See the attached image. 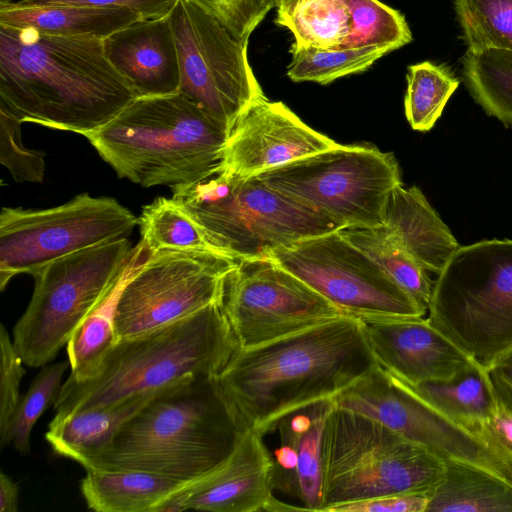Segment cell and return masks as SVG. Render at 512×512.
<instances>
[{
  "label": "cell",
  "mask_w": 512,
  "mask_h": 512,
  "mask_svg": "<svg viewBox=\"0 0 512 512\" xmlns=\"http://www.w3.org/2000/svg\"><path fill=\"white\" fill-rule=\"evenodd\" d=\"M184 483L140 470L88 469L81 493L97 512H155Z\"/></svg>",
  "instance_id": "d4e9b609"
},
{
  "label": "cell",
  "mask_w": 512,
  "mask_h": 512,
  "mask_svg": "<svg viewBox=\"0 0 512 512\" xmlns=\"http://www.w3.org/2000/svg\"><path fill=\"white\" fill-rule=\"evenodd\" d=\"M135 249L118 283L70 337L67 354L71 372L67 379L83 382L94 378L107 355L120 341L115 325L117 303L125 284L147 255L140 244Z\"/></svg>",
  "instance_id": "4316f807"
},
{
  "label": "cell",
  "mask_w": 512,
  "mask_h": 512,
  "mask_svg": "<svg viewBox=\"0 0 512 512\" xmlns=\"http://www.w3.org/2000/svg\"><path fill=\"white\" fill-rule=\"evenodd\" d=\"M138 225L141 235L139 244L147 255L162 250L211 251L225 254L213 244L187 209L174 198L158 197L143 206L138 217Z\"/></svg>",
  "instance_id": "4dcf8cb0"
},
{
  "label": "cell",
  "mask_w": 512,
  "mask_h": 512,
  "mask_svg": "<svg viewBox=\"0 0 512 512\" xmlns=\"http://www.w3.org/2000/svg\"><path fill=\"white\" fill-rule=\"evenodd\" d=\"M467 52H512V0H454Z\"/></svg>",
  "instance_id": "e575fe53"
},
{
  "label": "cell",
  "mask_w": 512,
  "mask_h": 512,
  "mask_svg": "<svg viewBox=\"0 0 512 512\" xmlns=\"http://www.w3.org/2000/svg\"><path fill=\"white\" fill-rule=\"evenodd\" d=\"M177 2L178 0H0V7H124L137 11L143 18H158L169 15Z\"/></svg>",
  "instance_id": "60d3db41"
},
{
  "label": "cell",
  "mask_w": 512,
  "mask_h": 512,
  "mask_svg": "<svg viewBox=\"0 0 512 512\" xmlns=\"http://www.w3.org/2000/svg\"><path fill=\"white\" fill-rule=\"evenodd\" d=\"M473 435L482 445L489 466L512 483V452L506 450L483 433L476 432Z\"/></svg>",
  "instance_id": "f6af8a7d"
},
{
  "label": "cell",
  "mask_w": 512,
  "mask_h": 512,
  "mask_svg": "<svg viewBox=\"0 0 512 512\" xmlns=\"http://www.w3.org/2000/svg\"><path fill=\"white\" fill-rule=\"evenodd\" d=\"M276 23L294 36V45L338 49L351 31L346 0H275Z\"/></svg>",
  "instance_id": "f546056e"
},
{
  "label": "cell",
  "mask_w": 512,
  "mask_h": 512,
  "mask_svg": "<svg viewBox=\"0 0 512 512\" xmlns=\"http://www.w3.org/2000/svg\"><path fill=\"white\" fill-rule=\"evenodd\" d=\"M261 433L245 430L230 455L201 477L184 483L155 512L268 511L274 460Z\"/></svg>",
  "instance_id": "ac0fdd59"
},
{
  "label": "cell",
  "mask_w": 512,
  "mask_h": 512,
  "mask_svg": "<svg viewBox=\"0 0 512 512\" xmlns=\"http://www.w3.org/2000/svg\"><path fill=\"white\" fill-rule=\"evenodd\" d=\"M169 15L141 18L103 39L108 60L137 97L179 92L178 53Z\"/></svg>",
  "instance_id": "ffe728a7"
},
{
  "label": "cell",
  "mask_w": 512,
  "mask_h": 512,
  "mask_svg": "<svg viewBox=\"0 0 512 512\" xmlns=\"http://www.w3.org/2000/svg\"><path fill=\"white\" fill-rule=\"evenodd\" d=\"M391 51L393 50L385 45L318 49L292 44V59L287 67V76L294 82L326 85L338 78L366 71Z\"/></svg>",
  "instance_id": "d6a6232c"
},
{
  "label": "cell",
  "mask_w": 512,
  "mask_h": 512,
  "mask_svg": "<svg viewBox=\"0 0 512 512\" xmlns=\"http://www.w3.org/2000/svg\"><path fill=\"white\" fill-rule=\"evenodd\" d=\"M172 190L213 244L235 259L260 258L272 249L341 230L329 218L271 188L258 177L221 168Z\"/></svg>",
  "instance_id": "52a82bcc"
},
{
  "label": "cell",
  "mask_w": 512,
  "mask_h": 512,
  "mask_svg": "<svg viewBox=\"0 0 512 512\" xmlns=\"http://www.w3.org/2000/svg\"><path fill=\"white\" fill-rule=\"evenodd\" d=\"M19 488L3 471L0 472V512H17Z\"/></svg>",
  "instance_id": "bcb514c9"
},
{
  "label": "cell",
  "mask_w": 512,
  "mask_h": 512,
  "mask_svg": "<svg viewBox=\"0 0 512 512\" xmlns=\"http://www.w3.org/2000/svg\"><path fill=\"white\" fill-rule=\"evenodd\" d=\"M408 386L466 430L474 424L487 422L498 406L486 369L478 363L449 379Z\"/></svg>",
  "instance_id": "83f0119b"
},
{
  "label": "cell",
  "mask_w": 512,
  "mask_h": 512,
  "mask_svg": "<svg viewBox=\"0 0 512 512\" xmlns=\"http://www.w3.org/2000/svg\"><path fill=\"white\" fill-rule=\"evenodd\" d=\"M0 446L12 443L11 428L21 400L20 383L25 374L23 360L16 351L8 331L2 324L0 329Z\"/></svg>",
  "instance_id": "f35d334b"
},
{
  "label": "cell",
  "mask_w": 512,
  "mask_h": 512,
  "mask_svg": "<svg viewBox=\"0 0 512 512\" xmlns=\"http://www.w3.org/2000/svg\"><path fill=\"white\" fill-rule=\"evenodd\" d=\"M351 31L340 48L385 45L399 49L412 41L405 17L379 0H346Z\"/></svg>",
  "instance_id": "d590c367"
},
{
  "label": "cell",
  "mask_w": 512,
  "mask_h": 512,
  "mask_svg": "<svg viewBox=\"0 0 512 512\" xmlns=\"http://www.w3.org/2000/svg\"><path fill=\"white\" fill-rule=\"evenodd\" d=\"M429 322L488 367L512 350V240L460 246L433 284Z\"/></svg>",
  "instance_id": "ba28073f"
},
{
  "label": "cell",
  "mask_w": 512,
  "mask_h": 512,
  "mask_svg": "<svg viewBox=\"0 0 512 512\" xmlns=\"http://www.w3.org/2000/svg\"><path fill=\"white\" fill-rule=\"evenodd\" d=\"M404 97L405 116L412 129L426 132L440 118L459 79L444 65L424 61L410 65Z\"/></svg>",
  "instance_id": "836d02e7"
},
{
  "label": "cell",
  "mask_w": 512,
  "mask_h": 512,
  "mask_svg": "<svg viewBox=\"0 0 512 512\" xmlns=\"http://www.w3.org/2000/svg\"><path fill=\"white\" fill-rule=\"evenodd\" d=\"M136 225L138 217L116 199L88 193L47 209L3 207L0 290L16 275H33L68 254L127 238Z\"/></svg>",
  "instance_id": "8fae6325"
},
{
  "label": "cell",
  "mask_w": 512,
  "mask_h": 512,
  "mask_svg": "<svg viewBox=\"0 0 512 512\" xmlns=\"http://www.w3.org/2000/svg\"><path fill=\"white\" fill-rule=\"evenodd\" d=\"M239 41L248 43L254 29L274 8L275 0H194Z\"/></svg>",
  "instance_id": "ab89813d"
},
{
  "label": "cell",
  "mask_w": 512,
  "mask_h": 512,
  "mask_svg": "<svg viewBox=\"0 0 512 512\" xmlns=\"http://www.w3.org/2000/svg\"><path fill=\"white\" fill-rule=\"evenodd\" d=\"M471 434L480 432L497 444L512 452V413L499 403L491 418L485 423H478L467 429Z\"/></svg>",
  "instance_id": "ee69618b"
},
{
  "label": "cell",
  "mask_w": 512,
  "mask_h": 512,
  "mask_svg": "<svg viewBox=\"0 0 512 512\" xmlns=\"http://www.w3.org/2000/svg\"><path fill=\"white\" fill-rule=\"evenodd\" d=\"M158 392L138 395L111 406L54 415L45 439L55 454L84 466L103 451L124 423Z\"/></svg>",
  "instance_id": "603a6c76"
},
{
  "label": "cell",
  "mask_w": 512,
  "mask_h": 512,
  "mask_svg": "<svg viewBox=\"0 0 512 512\" xmlns=\"http://www.w3.org/2000/svg\"><path fill=\"white\" fill-rule=\"evenodd\" d=\"M376 365L362 320L343 315L238 348L215 378L240 428L265 435L286 415L334 399Z\"/></svg>",
  "instance_id": "6da1fadb"
},
{
  "label": "cell",
  "mask_w": 512,
  "mask_h": 512,
  "mask_svg": "<svg viewBox=\"0 0 512 512\" xmlns=\"http://www.w3.org/2000/svg\"><path fill=\"white\" fill-rule=\"evenodd\" d=\"M333 404L332 399L306 406L275 427L280 443L273 457V489L300 501L305 511L321 510L322 432Z\"/></svg>",
  "instance_id": "44dd1931"
},
{
  "label": "cell",
  "mask_w": 512,
  "mask_h": 512,
  "mask_svg": "<svg viewBox=\"0 0 512 512\" xmlns=\"http://www.w3.org/2000/svg\"><path fill=\"white\" fill-rule=\"evenodd\" d=\"M383 222L427 272L438 275L460 247L416 186L406 188L399 184L391 191Z\"/></svg>",
  "instance_id": "7402d4cb"
},
{
  "label": "cell",
  "mask_w": 512,
  "mask_h": 512,
  "mask_svg": "<svg viewBox=\"0 0 512 512\" xmlns=\"http://www.w3.org/2000/svg\"><path fill=\"white\" fill-rule=\"evenodd\" d=\"M428 502L425 494H395L336 505L326 512H426Z\"/></svg>",
  "instance_id": "b9f144b4"
},
{
  "label": "cell",
  "mask_w": 512,
  "mask_h": 512,
  "mask_svg": "<svg viewBox=\"0 0 512 512\" xmlns=\"http://www.w3.org/2000/svg\"><path fill=\"white\" fill-rule=\"evenodd\" d=\"M237 262L211 251L162 250L147 255L117 303L119 340L146 334L221 302L225 278Z\"/></svg>",
  "instance_id": "5bb4252c"
},
{
  "label": "cell",
  "mask_w": 512,
  "mask_h": 512,
  "mask_svg": "<svg viewBox=\"0 0 512 512\" xmlns=\"http://www.w3.org/2000/svg\"><path fill=\"white\" fill-rule=\"evenodd\" d=\"M256 177L341 229L382 226L388 196L402 184L394 154L366 144H337Z\"/></svg>",
  "instance_id": "30bf717a"
},
{
  "label": "cell",
  "mask_w": 512,
  "mask_h": 512,
  "mask_svg": "<svg viewBox=\"0 0 512 512\" xmlns=\"http://www.w3.org/2000/svg\"><path fill=\"white\" fill-rule=\"evenodd\" d=\"M337 144L309 127L284 103L264 95L251 103L231 128L221 169L251 178Z\"/></svg>",
  "instance_id": "e0dca14e"
},
{
  "label": "cell",
  "mask_w": 512,
  "mask_h": 512,
  "mask_svg": "<svg viewBox=\"0 0 512 512\" xmlns=\"http://www.w3.org/2000/svg\"><path fill=\"white\" fill-rule=\"evenodd\" d=\"M141 18L137 11L124 7H0V24L30 27L46 34L102 39Z\"/></svg>",
  "instance_id": "484cf974"
},
{
  "label": "cell",
  "mask_w": 512,
  "mask_h": 512,
  "mask_svg": "<svg viewBox=\"0 0 512 512\" xmlns=\"http://www.w3.org/2000/svg\"><path fill=\"white\" fill-rule=\"evenodd\" d=\"M229 131L177 92L137 97L86 137L118 177L149 188L190 185L222 165Z\"/></svg>",
  "instance_id": "277c9868"
},
{
  "label": "cell",
  "mask_w": 512,
  "mask_h": 512,
  "mask_svg": "<svg viewBox=\"0 0 512 512\" xmlns=\"http://www.w3.org/2000/svg\"><path fill=\"white\" fill-rule=\"evenodd\" d=\"M378 365L408 385L452 378L477 363L428 320H362Z\"/></svg>",
  "instance_id": "d6986e66"
},
{
  "label": "cell",
  "mask_w": 512,
  "mask_h": 512,
  "mask_svg": "<svg viewBox=\"0 0 512 512\" xmlns=\"http://www.w3.org/2000/svg\"><path fill=\"white\" fill-rule=\"evenodd\" d=\"M21 124L13 114L0 106V163L16 182L40 183L45 174V153L24 146Z\"/></svg>",
  "instance_id": "74e56055"
},
{
  "label": "cell",
  "mask_w": 512,
  "mask_h": 512,
  "mask_svg": "<svg viewBox=\"0 0 512 512\" xmlns=\"http://www.w3.org/2000/svg\"><path fill=\"white\" fill-rule=\"evenodd\" d=\"M129 238L56 259L32 276L31 300L13 327V345L29 367L52 361L82 321L123 276L135 254Z\"/></svg>",
  "instance_id": "9c48e42d"
},
{
  "label": "cell",
  "mask_w": 512,
  "mask_h": 512,
  "mask_svg": "<svg viewBox=\"0 0 512 512\" xmlns=\"http://www.w3.org/2000/svg\"><path fill=\"white\" fill-rule=\"evenodd\" d=\"M333 403L382 423L443 460L459 459L492 469L473 434L380 365L339 393Z\"/></svg>",
  "instance_id": "2e32d148"
},
{
  "label": "cell",
  "mask_w": 512,
  "mask_h": 512,
  "mask_svg": "<svg viewBox=\"0 0 512 512\" xmlns=\"http://www.w3.org/2000/svg\"><path fill=\"white\" fill-rule=\"evenodd\" d=\"M243 432L215 377L188 378L160 390L83 467L188 483L224 461Z\"/></svg>",
  "instance_id": "3957f363"
},
{
  "label": "cell",
  "mask_w": 512,
  "mask_h": 512,
  "mask_svg": "<svg viewBox=\"0 0 512 512\" xmlns=\"http://www.w3.org/2000/svg\"><path fill=\"white\" fill-rule=\"evenodd\" d=\"M136 98L102 38L0 24V106L20 122L84 136Z\"/></svg>",
  "instance_id": "7a4b0ae2"
},
{
  "label": "cell",
  "mask_w": 512,
  "mask_h": 512,
  "mask_svg": "<svg viewBox=\"0 0 512 512\" xmlns=\"http://www.w3.org/2000/svg\"><path fill=\"white\" fill-rule=\"evenodd\" d=\"M263 257L294 274L346 315L373 320L418 318L427 312L339 230L272 249Z\"/></svg>",
  "instance_id": "4fadbf2b"
},
{
  "label": "cell",
  "mask_w": 512,
  "mask_h": 512,
  "mask_svg": "<svg viewBox=\"0 0 512 512\" xmlns=\"http://www.w3.org/2000/svg\"><path fill=\"white\" fill-rule=\"evenodd\" d=\"M485 369L497 402L512 413V350Z\"/></svg>",
  "instance_id": "7bdbcfd3"
},
{
  "label": "cell",
  "mask_w": 512,
  "mask_h": 512,
  "mask_svg": "<svg viewBox=\"0 0 512 512\" xmlns=\"http://www.w3.org/2000/svg\"><path fill=\"white\" fill-rule=\"evenodd\" d=\"M444 467L443 459L382 423L333 404L322 432L320 512L386 495L430 497Z\"/></svg>",
  "instance_id": "8992f818"
},
{
  "label": "cell",
  "mask_w": 512,
  "mask_h": 512,
  "mask_svg": "<svg viewBox=\"0 0 512 512\" xmlns=\"http://www.w3.org/2000/svg\"><path fill=\"white\" fill-rule=\"evenodd\" d=\"M463 80L475 102L490 116L512 127V52L465 53Z\"/></svg>",
  "instance_id": "1f68e13d"
},
{
  "label": "cell",
  "mask_w": 512,
  "mask_h": 512,
  "mask_svg": "<svg viewBox=\"0 0 512 512\" xmlns=\"http://www.w3.org/2000/svg\"><path fill=\"white\" fill-rule=\"evenodd\" d=\"M238 348L221 302L213 303L170 325L120 340L94 378L66 379L53 404L55 416L111 406L188 378L215 377Z\"/></svg>",
  "instance_id": "5b68a950"
},
{
  "label": "cell",
  "mask_w": 512,
  "mask_h": 512,
  "mask_svg": "<svg viewBox=\"0 0 512 512\" xmlns=\"http://www.w3.org/2000/svg\"><path fill=\"white\" fill-rule=\"evenodd\" d=\"M221 305L241 349L262 345L346 315L268 258L238 259Z\"/></svg>",
  "instance_id": "9a60e30c"
},
{
  "label": "cell",
  "mask_w": 512,
  "mask_h": 512,
  "mask_svg": "<svg viewBox=\"0 0 512 512\" xmlns=\"http://www.w3.org/2000/svg\"><path fill=\"white\" fill-rule=\"evenodd\" d=\"M179 70V93L229 132L242 112L264 96L247 47L194 0H178L170 15Z\"/></svg>",
  "instance_id": "7c38bea8"
},
{
  "label": "cell",
  "mask_w": 512,
  "mask_h": 512,
  "mask_svg": "<svg viewBox=\"0 0 512 512\" xmlns=\"http://www.w3.org/2000/svg\"><path fill=\"white\" fill-rule=\"evenodd\" d=\"M69 366V361L42 366L25 395L21 397L11 428V440L18 452L30 451L32 429L44 411L54 404Z\"/></svg>",
  "instance_id": "8d00e7d4"
},
{
  "label": "cell",
  "mask_w": 512,
  "mask_h": 512,
  "mask_svg": "<svg viewBox=\"0 0 512 512\" xmlns=\"http://www.w3.org/2000/svg\"><path fill=\"white\" fill-rule=\"evenodd\" d=\"M444 464L426 512H512V483L502 475L459 459L447 458Z\"/></svg>",
  "instance_id": "cb8c5ba5"
},
{
  "label": "cell",
  "mask_w": 512,
  "mask_h": 512,
  "mask_svg": "<svg viewBox=\"0 0 512 512\" xmlns=\"http://www.w3.org/2000/svg\"><path fill=\"white\" fill-rule=\"evenodd\" d=\"M339 232L367 254L421 308L428 311L434 282L390 229L382 225L349 227Z\"/></svg>",
  "instance_id": "f1b7e54d"
}]
</instances>
